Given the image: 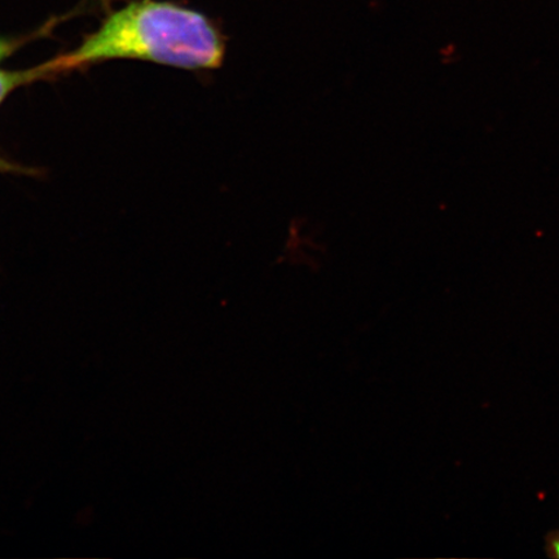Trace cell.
I'll return each mask as SVG.
<instances>
[{
  "label": "cell",
  "instance_id": "obj_1",
  "mask_svg": "<svg viewBox=\"0 0 559 559\" xmlns=\"http://www.w3.org/2000/svg\"><path fill=\"white\" fill-rule=\"evenodd\" d=\"M226 39L204 13L159 0H135L104 20L80 47L40 66L46 76L114 59L185 70L223 64Z\"/></svg>",
  "mask_w": 559,
  "mask_h": 559
},
{
  "label": "cell",
  "instance_id": "obj_2",
  "mask_svg": "<svg viewBox=\"0 0 559 559\" xmlns=\"http://www.w3.org/2000/svg\"><path fill=\"white\" fill-rule=\"evenodd\" d=\"M44 79H46V75L39 67L29 70H19V72H4V70H0V104L5 100V97L12 91L27 85V83Z\"/></svg>",
  "mask_w": 559,
  "mask_h": 559
},
{
  "label": "cell",
  "instance_id": "obj_3",
  "mask_svg": "<svg viewBox=\"0 0 559 559\" xmlns=\"http://www.w3.org/2000/svg\"><path fill=\"white\" fill-rule=\"evenodd\" d=\"M547 551L551 558H559V533H551L547 537Z\"/></svg>",
  "mask_w": 559,
  "mask_h": 559
},
{
  "label": "cell",
  "instance_id": "obj_4",
  "mask_svg": "<svg viewBox=\"0 0 559 559\" xmlns=\"http://www.w3.org/2000/svg\"><path fill=\"white\" fill-rule=\"evenodd\" d=\"M13 51V44L11 40L0 38V61L7 58Z\"/></svg>",
  "mask_w": 559,
  "mask_h": 559
},
{
  "label": "cell",
  "instance_id": "obj_5",
  "mask_svg": "<svg viewBox=\"0 0 559 559\" xmlns=\"http://www.w3.org/2000/svg\"><path fill=\"white\" fill-rule=\"evenodd\" d=\"M19 170L17 167L12 166L10 163H7L3 158H0V171H15Z\"/></svg>",
  "mask_w": 559,
  "mask_h": 559
}]
</instances>
